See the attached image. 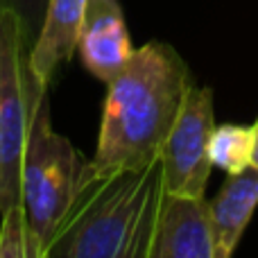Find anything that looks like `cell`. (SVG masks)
I'll list each match as a JSON object with an SVG mask.
<instances>
[{"label": "cell", "mask_w": 258, "mask_h": 258, "mask_svg": "<svg viewBox=\"0 0 258 258\" xmlns=\"http://www.w3.org/2000/svg\"><path fill=\"white\" fill-rule=\"evenodd\" d=\"M195 84L172 45L150 41L134 50L122 71L107 82L93 168L98 174L141 170L159 161L161 147Z\"/></svg>", "instance_id": "obj_1"}, {"label": "cell", "mask_w": 258, "mask_h": 258, "mask_svg": "<svg viewBox=\"0 0 258 258\" xmlns=\"http://www.w3.org/2000/svg\"><path fill=\"white\" fill-rule=\"evenodd\" d=\"M163 190L161 161L141 170L93 172L45 258H147Z\"/></svg>", "instance_id": "obj_2"}, {"label": "cell", "mask_w": 258, "mask_h": 258, "mask_svg": "<svg viewBox=\"0 0 258 258\" xmlns=\"http://www.w3.org/2000/svg\"><path fill=\"white\" fill-rule=\"evenodd\" d=\"M30 132L23 156L21 204L30 224L34 258H45V249L95 168L66 136L52 129L48 86L30 80Z\"/></svg>", "instance_id": "obj_3"}, {"label": "cell", "mask_w": 258, "mask_h": 258, "mask_svg": "<svg viewBox=\"0 0 258 258\" xmlns=\"http://www.w3.org/2000/svg\"><path fill=\"white\" fill-rule=\"evenodd\" d=\"M30 68L21 25L0 7V213L21 204V172L30 132Z\"/></svg>", "instance_id": "obj_4"}, {"label": "cell", "mask_w": 258, "mask_h": 258, "mask_svg": "<svg viewBox=\"0 0 258 258\" xmlns=\"http://www.w3.org/2000/svg\"><path fill=\"white\" fill-rule=\"evenodd\" d=\"M215 129L213 91L192 84L188 89L179 116L161 147L163 186L177 195L204 197L211 177L209 141Z\"/></svg>", "instance_id": "obj_5"}, {"label": "cell", "mask_w": 258, "mask_h": 258, "mask_svg": "<svg viewBox=\"0 0 258 258\" xmlns=\"http://www.w3.org/2000/svg\"><path fill=\"white\" fill-rule=\"evenodd\" d=\"M147 258H218L209 202L163 190Z\"/></svg>", "instance_id": "obj_6"}, {"label": "cell", "mask_w": 258, "mask_h": 258, "mask_svg": "<svg viewBox=\"0 0 258 258\" xmlns=\"http://www.w3.org/2000/svg\"><path fill=\"white\" fill-rule=\"evenodd\" d=\"M77 50L86 71L98 80L111 82L122 71L134 48L118 0H86Z\"/></svg>", "instance_id": "obj_7"}, {"label": "cell", "mask_w": 258, "mask_h": 258, "mask_svg": "<svg viewBox=\"0 0 258 258\" xmlns=\"http://www.w3.org/2000/svg\"><path fill=\"white\" fill-rule=\"evenodd\" d=\"M86 0H48L39 36L27 52V68L36 84L50 86L77 48Z\"/></svg>", "instance_id": "obj_8"}, {"label": "cell", "mask_w": 258, "mask_h": 258, "mask_svg": "<svg viewBox=\"0 0 258 258\" xmlns=\"http://www.w3.org/2000/svg\"><path fill=\"white\" fill-rule=\"evenodd\" d=\"M258 206V168L240 170L229 174L222 190L209 202L211 231L218 258H231L242 233L249 227L251 215Z\"/></svg>", "instance_id": "obj_9"}, {"label": "cell", "mask_w": 258, "mask_h": 258, "mask_svg": "<svg viewBox=\"0 0 258 258\" xmlns=\"http://www.w3.org/2000/svg\"><path fill=\"white\" fill-rule=\"evenodd\" d=\"M209 156L213 168L236 174L254 165V127L220 125L209 141Z\"/></svg>", "instance_id": "obj_10"}, {"label": "cell", "mask_w": 258, "mask_h": 258, "mask_svg": "<svg viewBox=\"0 0 258 258\" xmlns=\"http://www.w3.org/2000/svg\"><path fill=\"white\" fill-rule=\"evenodd\" d=\"M0 258H34L23 204H14L0 213Z\"/></svg>", "instance_id": "obj_11"}, {"label": "cell", "mask_w": 258, "mask_h": 258, "mask_svg": "<svg viewBox=\"0 0 258 258\" xmlns=\"http://www.w3.org/2000/svg\"><path fill=\"white\" fill-rule=\"evenodd\" d=\"M0 7L9 9L16 16L18 25H21L23 43H25L27 52H30V48L34 45L36 36H39L48 0H0Z\"/></svg>", "instance_id": "obj_12"}, {"label": "cell", "mask_w": 258, "mask_h": 258, "mask_svg": "<svg viewBox=\"0 0 258 258\" xmlns=\"http://www.w3.org/2000/svg\"><path fill=\"white\" fill-rule=\"evenodd\" d=\"M251 127H254V165L258 168V120Z\"/></svg>", "instance_id": "obj_13"}]
</instances>
